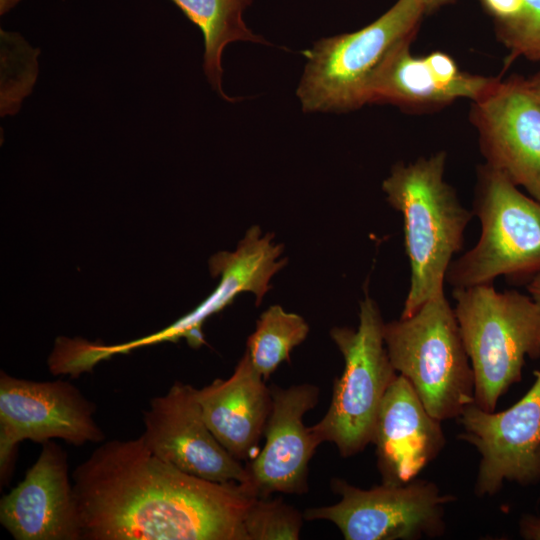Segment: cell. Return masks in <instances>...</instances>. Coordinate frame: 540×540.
Returning <instances> with one entry per match:
<instances>
[{"instance_id":"cell-3","label":"cell","mask_w":540,"mask_h":540,"mask_svg":"<svg viewBox=\"0 0 540 540\" xmlns=\"http://www.w3.org/2000/svg\"><path fill=\"white\" fill-rule=\"evenodd\" d=\"M425 15L421 0H397L365 27L318 40L296 90L302 110L343 113L367 105L376 74L398 47L412 43Z\"/></svg>"},{"instance_id":"cell-18","label":"cell","mask_w":540,"mask_h":540,"mask_svg":"<svg viewBox=\"0 0 540 540\" xmlns=\"http://www.w3.org/2000/svg\"><path fill=\"white\" fill-rule=\"evenodd\" d=\"M203 33V69L211 88L224 100L222 55L227 45L242 41L266 43L244 21L252 0H171Z\"/></svg>"},{"instance_id":"cell-7","label":"cell","mask_w":540,"mask_h":540,"mask_svg":"<svg viewBox=\"0 0 540 540\" xmlns=\"http://www.w3.org/2000/svg\"><path fill=\"white\" fill-rule=\"evenodd\" d=\"M384 326L376 302H360L356 330L334 327L330 336L344 358V369L334 381L324 417L311 430L320 443L331 442L343 457L353 456L372 442L383 397L397 377L384 340Z\"/></svg>"},{"instance_id":"cell-15","label":"cell","mask_w":540,"mask_h":540,"mask_svg":"<svg viewBox=\"0 0 540 540\" xmlns=\"http://www.w3.org/2000/svg\"><path fill=\"white\" fill-rule=\"evenodd\" d=\"M410 47L411 43L401 45L385 61L369 88L368 104H390L411 113L432 112L459 99L476 101L499 78L464 72L442 51L414 56Z\"/></svg>"},{"instance_id":"cell-1","label":"cell","mask_w":540,"mask_h":540,"mask_svg":"<svg viewBox=\"0 0 540 540\" xmlns=\"http://www.w3.org/2000/svg\"><path fill=\"white\" fill-rule=\"evenodd\" d=\"M84 540H247L249 483L185 473L155 456L142 437L113 439L72 473Z\"/></svg>"},{"instance_id":"cell-28","label":"cell","mask_w":540,"mask_h":540,"mask_svg":"<svg viewBox=\"0 0 540 540\" xmlns=\"http://www.w3.org/2000/svg\"><path fill=\"white\" fill-rule=\"evenodd\" d=\"M21 0H0V14L4 15L13 9Z\"/></svg>"},{"instance_id":"cell-25","label":"cell","mask_w":540,"mask_h":540,"mask_svg":"<svg viewBox=\"0 0 540 540\" xmlns=\"http://www.w3.org/2000/svg\"><path fill=\"white\" fill-rule=\"evenodd\" d=\"M526 84L531 95L540 104V70L531 77L526 78Z\"/></svg>"},{"instance_id":"cell-19","label":"cell","mask_w":540,"mask_h":540,"mask_svg":"<svg viewBox=\"0 0 540 540\" xmlns=\"http://www.w3.org/2000/svg\"><path fill=\"white\" fill-rule=\"evenodd\" d=\"M309 326L300 315L272 305L257 321L247 340L246 352L257 372L267 380L290 352L307 337Z\"/></svg>"},{"instance_id":"cell-8","label":"cell","mask_w":540,"mask_h":540,"mask_svg":"<svg viewBox=\"0 0 540 540\" xmlns=\"http://www.w3.org/2000/svg\"><path fill=\"white\" fill-rule=\"evenodd\" d=\"M340 495L333 505L307 509L306 520L334 523L346 540H416L438 536L444 529V506L455 500L430 481L384 484L370 489L332 479Z\"/></svg>"},{"instance_id":"cell-17","label":"cell","mask_w":540,"mask_h":540,"mask_svg":"<svg viewBox=\"0 0 540 540\" xmlns=\"http://www.w3.org/2000/svg\"><path fill=\"white\" fill-rule=\"evenodd\" d=\"M196 397L207 426L234 458L251 460L257 455L272 395L246 351L228 379L196 389Z\"/></svg>"},{"instance_id":"cell-9","label":"cell","mask_w":540,"mask_h":540,"mask_svg":"<svg viewBox=\"0 0 540 540\" xmlns=\"http://www.w3.org/2000/svg\"><path fill=\"white\" fill-rule=\"evenodd\" d=\"M94 413V404L69 382H37L1 373V483H7L17 445L24 440L43 444L61 439L75 446L102 442L105 435Z\"/></svg>"},{"instance_id":"cell-13","label":"cell","mask_w":540,"mask_h":540,"mask_svg":"<svg viewBox=\"0 0 540 540\" xmlns=\"http://www.w3.org/2000/svg\"><path fill=\"white\" fill-rule=\"evenodd\" d=\"M272 407L265 426V444L245 466L248 483L258 497L275 492L302 494L308 490L309 462L321 444L304 415L315 407L319 389L309 383L270 387Z\"/></svg>"},{"instance_id":"cell-5","label":"cell","mask_w":540,"mask_h":540,"mask_svg":"<svg viewBox=\"0 0 540 540\" xmlns=\"http://www.w3.org/2000/svg\"><path fill=\"white\" fill-rule=\"evenodd\" d=\"M384 340L394 369L432 417L455 418L474 403L473 369L445 293L411 316L385 323Z\"/></svg>"},{"instance_id":"cell-11","label":"cell","mask_w":540,"mask_h":540,"mask_svg":"<svg viewBox=\"0 0 540 540\" xmlns=\"http://www.w3.org/2000/svg\"><path fill=\"white\" fill-rule=\"evenodd\" d=\"M470 120L485 163L540 201V104L526 77H499L472 102Z\"/></svg>"},{"instance_id":"cell-4","label":"cell","mask_w":540,"mask_h":540,"mask_svg":"<svg viewBox=\"0 0 540 540\" xmlns=\"http://www.w3.org/2000/svg\"><path fill=\"white\" fill-rule=\"evenodd\" d=\"M455 316L474 373V403L495 411L499 398L519 382L525 357H540V305L492 283L453 288Z\"/></svg>"},{"instance_id":"cell-27","label":"cell","mask_w":540,"mask_h":540,"mask_svg":"<svg viewBox=\"0 0 540 540\" xmlns=\"http://www.w3.org/2000/svg\"><path fill=\"white\" fill-rule=\"evenodd\" d=\"M455 0H421L426 15L438 11L442 7L453 3Z\"/></svg>"},{"instance_id":"cell-22","label":"cell","mask_w":540,"mask_h":540,"mask_svg":"<svg viewBox=\"0 0 540 540\" xmlns=\"http://www.w3.org/2000/svg\"><path fill=\"white\" fill-rule=\"evenodd\" d=\"M498 40L509 50V62L517 57L540 61V0H521L516 12L495 23Z\"/></svg>"},{"instance_id":"cell-6","label":"cell","mask_w":540,"mask_h":540,"mask_svg":"<svg viewBox=\"0 0 540 540\" xmlns=\"http://www.w3.org/2000/svg\"><path fill=\"white\" fill-rule=\"evenodd\" d=\"M473 214L481 235L451 262L446 282L453 288L492 283L502 275L532 278L540 271V201L484 163L477 168Z\"/></svg>"},{"instance_id":"cell-2","label":"cell","mask_w":540,"mask_h":540,"mask_svg":"<svg viewBox=\"0 0 540 540\" xmlns=\"http://www.w3.org/2000/svg\"><path fill=\"white\" fill-rule=\"evenodd\" d=\"M446 159V152L439 151L413 162H399L382 183L387 201L403 216L411 266L401 318L444 294L447 270L463 247L465 229L474 215L444 180Z\"/></svg>"},{"instance_id":"cell-21","label":"cell","mask_w":540,"mask_h":540,"mask_svg":"<svg viewBox=\"0 0 540 540\" xmlns=\"http://www.w3.org/2000/svg\"><path fill=\"white\" fill-rule=\"evenodd\" d=\"M303 523L301 513L281 499L257 497L244 519L247 540H296Z\"/></svg>"},{"instance_id":"cell-12","label":"cell","mask_w":540,"mask_h":540,"mask_svg":"<svg viewBox=\"0 0 540 540\" xmlns=\"http://www.w3.org/2000/svg\"><path fill=\"white\" fill-rule=\"evenodd\" d=\"M147 448L158 458L193 476L220 483H247L249 475L207 426L189 384L174 383L153 398L144 412Z\"/></svg>"},{"instance_id":"cell-20","label":"cell","mask_w":540,"mask_h":540,"mask_svg":"<svg viewBox=\"0 0 540 540\" xmlns=\"http://www.w3.org/2000/svg\"><path fill=\"white\" fill-rule=\"evenodd\" d=\"M0 39V111L6 117L17 113L31 93L38 75L39 52L17 33L1 29Z\"/></svg>"},{"instance_id":"cell-24","label":"cell","mask_w":540,"mask_h":540,"mask_svg":"<svg viewBox=\"0 0 540 540\" xmlns=\"http://www.w3.org/2000/svg\"><path fill=\"white\" fill-rule=\"evenodd\" d=\"M520 534L528 540H540V516L523 517L520 521Z\"/></svg>"},{"instance_id":"cell-10","label":"cell","mask_w":540,"mask_h":540,"mask_svg":"<svg viewBox=\"0 0 540 540\" xmlns=\"http://www.w3.org/2000/svg\"><path fill=\"white\" fill-rule=\"evenodd\" d=\"M526 394L510 408L487 412L475 403L458 416L459 436L481 455L475 492L492 496L504 481L529 485L540 480V370Z\"/></svg>"},{"instance_id":"cell-14","label":"cell","mask_w":540,"mask_h":540,"mask_svg":"<svg viewBox=\"0 0 540 540\" xmlns=\"http://www.w3.org/2000/svg\"><path fill=\"white\" fill-rule=\"evenodd\" d=\"M0 522L16 540H81L67 453L42 444L24 479L0 501Z\"/></svg>"},{"instance_id":"cell-23","label":"cell","mask_w":540,"mask_h":540,"mask_svg":"<svg viewBox=\"0 0 540 540\" xmlns=\"http://www.w3.org/2000/svg\"><path fill=\"white\" fill-rule=\"evenodd\" d=\"M486 13L494 20V23L501 22L518 9L521 0H479Z\"/></svg>"},{"instance_id":"cell-26","label":"cell","mask_w":540,"mask_h":540,"mask_svg":"<svg viewBox=\"0 0 540 540\" xmlns=\"http://www.w3.org/2000/svg\"><path fill=\"white\" fill-rule=\"evenodd\" d=\"M527 290L533 300L540 305V271L530 278Z\"/></svg>"},{"instance_id":"cell-16","label":"cell","mask_w":540,"mask_h":540,"mask_svg":"<svg viewBox=\"0 0 540 540\" xmlns=\"http://www.w3.org/2000/svg\"><path fill=\"white\" fill-rule=\"evenodd\" d=\"M384 484H406L445 444L440 421L424 407L410 382L397 375L381 402L372 442Z\"/></svg>"}]
</instances>
